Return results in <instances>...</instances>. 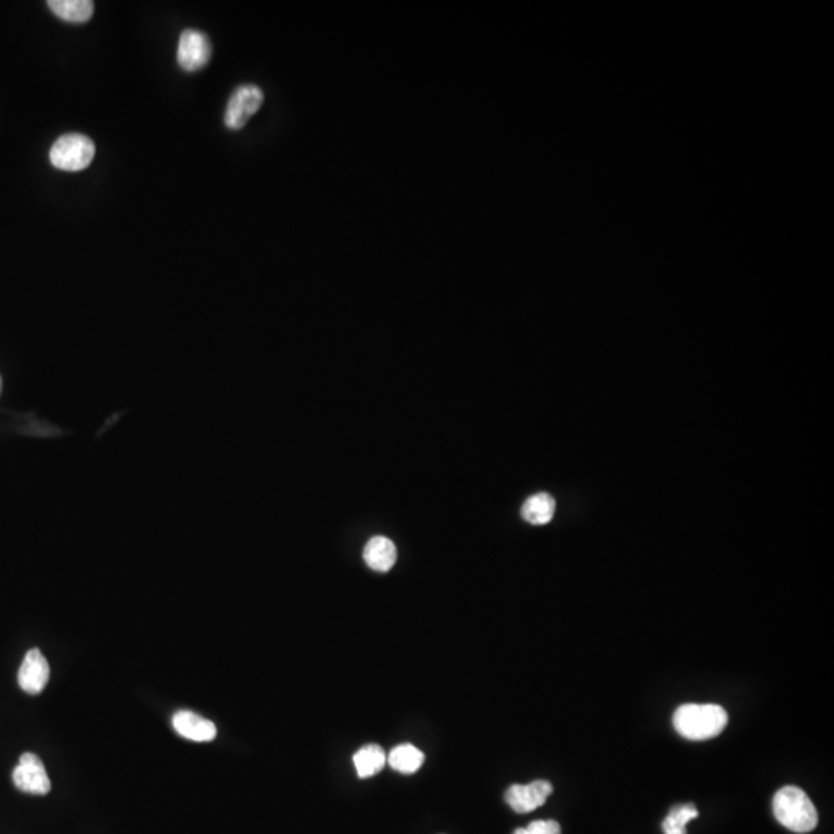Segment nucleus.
Returning a JSON list of instances; mask_svg holds the SVG:
<instances>
[{
  "instance_id": "f257e3e1",
  "label": "nucleus",
  "mask_w": 834,
  "mask_h": 834,
  "mask_svg": "<svg viewBox=\"0 0 834 834\" xmlns=\"http://www.w3.org/2000/svg\"><path fill=\"white\" fill-rule=\"evenodd\" d=\"M674 728L688 740H708L719 736L728 725V712L719 705L680 706L675 711Z\"/></svg>"
},
{
  "instance_id": "f03ea898",
  "label": "nucleus",
  "mask_w": 834,
  "mask_h": 834,
  "mask_svg": "<svg viewBox=\"0 0 834 834\" xmlns=\"http://www.w3.org/2000/svg\"><path fill=\"white\" fill-rule=\"evenodd\" d=\"M773 811L777 822L793 833H810L818 827V810L801 788H780L774 794Z\"/></svg>"
},
{
  "instance_id": "7ed1b4c3",
  "label": "nucleus",
  "mask_w": 834,
  "mask_h": 834,
  "mask_svg": "<svg viewBox=\"0 0 834 834\" xmlns=\"http://www.w3.org/2000/svg\"><path fill=\"white\" fill-rule=\"evenodd\" d=\"M96 147L89 136L67 133L56 139L50 149V163L65 172L87 169L95 160Z\"/></svg>"
},
{
  "instance_id": "20e7f679",
  "label": "nucleus",
  "mask_w": 834,
  "mask_h": 834,
  "mask_svg": "<svg viewBox=\"0 0 834 834\" xmlns=\"http://www.w3.org/2000/svg\"><path fill=\"white\" fill-rule=\"evenodd\" d=\"M265 101V93L254 84L240 85L228 101L224 112V124L231 130H241L249 119L260 110Z\"/></svg>"
},
{
  "instance_id": "39448f33",
  "label": "nucleus",
  "mask_w": 834,
  "mask_h": 834,
  "mask_svg": "<svg viewBox=\"0 0 834 834\" xmlns=\"http://www.w3.org/2000/svg\"><path fill=\"white\" fill-rule=\"evenodd\" d=\"M211 39L203 31L184 30L178 41L177 59L184 72H198L211 61Z\"/></svg>"
},
{
  "instance_id": "423d86ee",
  "label": "nucleus",
  "mask_w": 834,
  "mask_h": 834,
  "mask_svg": "<svg viewBox=\"0 0 834 834\" xmlns=\"http://www.w3.org/2000/svg\"><path fill=\"white\" fill-rule=\"evenodd\" d=\"M13 782L17 790L34 796H45L51 790L50 777L44 763L33 753L22 754L19 765L13 771Z\"/></svg>"
},
{
  "instance_id": "0eeeda50",
  "label": "nucleus",
  "mask_w": 834,
  "mask_h": 834,
  "mask_svg": "<svg viewBox=\"0 0 834 834\" xmlns=\"http://www.w3.org/2000/svg\"><path fill=\"white\" fill-rule=\"evenodd\" d=\"M553 793V785L549 780H535L532 784L512 785L506 791V802L515 813H532L536 808L543 807Z\"/></svg>"
},
{
  "instance_id": "6e6552de",
  "label": "nucleus",
  "mask_w": 834,
  "mask_h": 834,
  "mask_svg": "<svg viewBox=\"0 0 834 834\" xmlns=\"http://www.w3.org/2000/svg\"><path fill=\"white\" fill-rule=\"evenodd\" d=\"M19 685L27 694H41L50 680V665L39 649H31L25 655L19 674Z\"/></svg>"
},
{
  "instance_id": "1a4fd4ad",
  "label": "nucleus",
  "mask_w": 834,
  "mask_h": 834,
  "mask_svg": "<svg viewBox=\"0 0 834 834\" xmlns=\"http://www.w3.org/2000/svg\"><path fill=\"white\" fill-rule=\"evenodd\" d=\"M173 728L184 739L194 742H212L217 737V726L211 720L198 716L195 712L180 711L173 716Z\"/></svg>"
},
{
  "instance_id": "9d476101",
  "label": "nucleus",
  "mask_w": 834,
  "mask_h": 834,
  "mask_svg": "<svg viewBox=\"0 0 834 834\" xmlns=\"http://www.w3.org/2000/svg\"><path fill=\"white\" fill-rule=\"evenodd\" d=\"M363 560L376 572H388L396 564V546L385 536H374L363 549Z\"/></svg>"
},
{
  "instance_id": "9b49d317",
  "label": "nucleus",
  "mask_w": 834,
  "mask_h": 834,
  "mask_svg": "<svg viewBox=\"0 0 834 834\" xmlns=\"http://www.w3.org/2000/svg\"><path fill=\"white\" fill-rule=\"evenodd\" d=\"M47 5L61 21L70 24L89 22L95 13V4L90 0H48Z\"/></svg>"
},
{
  "instance_id": "f8f14e48",
  "label": "nucleus",
  "mask_w": 834,
  "mask_h": 834,
  "mask_svg": "<svg viewBox=\"0 0 834 834\" xmlns=\"http://www.w3.org/2000/svg\"><path fill=\"white\" fill-rule=\"evenodd\" d=\"M353 762L360 779H368V777L376 776L384 770L385 763H387V754H385L382 746L370 743V745L362 746L354 754Z\"/></svg>"
},
{
  "instance_id": "ddd939ff",
  "label": "nucleus",
  "mask_w": 834,
  "mask_h": 834,
  "mask_svg": "<svg viewBox=\"0 0 834 834\" xmlns=\"http://www.w3.org/2000/svg\"><path fill=\"white\" fill-rule=\"evenodd\" d=\"M555 509V499L549 493H536L524 502L521 516L533 526H544L552 521Z\"/></svg>"
},
{
  "instance_id": "4468645a",
  "label": "nucleus",
  "mask_w": 834,
  "mask_h": 834,
  "mask_svg": "<svg viewBox=\"0 0 834 834\" xmlns=\"http://www.w3.org/2000/svg\"><path fill=\"white\" fill-rule=\"evenodd\" d=\"M425 756L411 743L394 746L387 756V762L394 771L401 774H414L421 770Z\"/></svg>"
},
{
  "instance_id": "2eb2a0df",
  "label": "nucleus",
  "mask_w": 834,
  "mask_h": 834,
  "mask_svg": "<svg viewBox=\"0 0 834 834\" xmlns=\"http://www.w3.org/2000/svg\"><path fill=\"white\" fill-rule=\"evenodd\" d=\"M697 818H699V810H697L694 804L675 805L669 811L665 821L662 822L663 833L688 834L686 825Z\"/></svg>"
},
{
  "instance_id": "dca6fc26",
  "label": "nucleus",
  "mask_w": 834,
  "mask_h": 834,
  "mask_svg": "<svg viewBox=\"0 0 834 834\" xmlns=\"http://www.w3.org/2000/svg\"><path fill=\"white\" fill-rule=\"evenodd\" d=\"M513 834H561V827L553 819H549V821H533L527 827L516 828Z\"/></svg>"
},
{
  "instance_id": "f3484780",
  "label": "nucleus",
  "mask_w": 834,
  "mask_h": 834,
  "mask_svg": "<svg viewBox=\"0 0 834 834\" xmlns=\"http://www.w3.org/2000/svg\"><path fill=\"white\" fill-rule=\"evenodd\" d=\"M0 393H2V377H0Z\"/></svg>"
}]
</instances>
